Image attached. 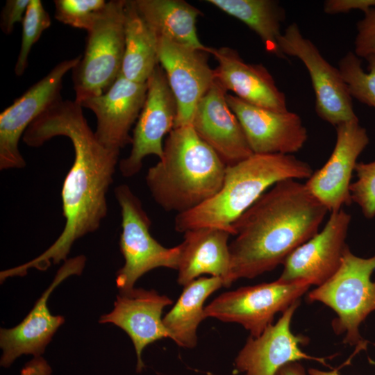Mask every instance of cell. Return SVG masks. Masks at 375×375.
Returning a JSON list of instances; mask_svg holds the SVG:
<instances>
[{
	"mask_svg": "<svg viewBox=\"0 0 375 375\" xmlns=\"http://www.w3.org/2000/svg\"><path fill=\"white\" fill-rule=\"evenodd\" d=\"M81 56L57 64L42 79L0 114V169H20L26 161L19 149V140L29 125L44 111L62 99L65 75L79 62Z\"/></svg>",
	"mask_w": 375,
	"mask_h": 375,
	"instance_id": "cell-10",
	"label": "cell"
},
{
	"mask_svg": "<svg viewBox=\"0 0 375 375\" xmlns=\"http://www.w3.org/2000/svg\"><path fill=\"white\" fill-rule=\"evenodd\" d=\"M51 24L49 14L40 0H30L22 24V42L14 68L16 76H22L28 65L32 47Z\"/></svg>",
	"mask_w": 375,
	"mask_h": 375,
	"instance_id": "cell-28",
	"label": "cell"
},
{
	"mask_svg": "<svg viewBox=\"0 0 375 375\" xmlns=\"http://www.w3.org/2000/svg\"><path fill=\"white\" fill-rule=\"evenodd\" d=\"M374 271L375 254L360 258L347 246L338 271L308 294L310 302H321L334 310L337 317L332 322L333 329L344 335V344L356 347L354 354L367 346L359 326L375 310V281L371 279Z\"/></svg>",
	"mask_w": 375,
	"mask_h": 375,
	"instance_id": "cell-5",
	"label": "cell"
},
{
	"mask_svg": "<svg viewBox=\"0 0 375 375\" xmlns=\"http://www.w3.org/2000/svg\"><path fill=\"white\" fill-rule=\"evenodd\" d=\"M357 29L356 55L364 58L375 55V7L365 12L364 18L357 24Z\"/></svg>",
	"mask_w": 375,
	"mask_h": 375,
	"instance_id": "cell-31",
	"label": "cell"
},
{
	"mask_svg": "<svg viewBox=\"0 0 375 375\" xmlns=\"http://www.w3.org/2000/svg\"><path fill=\"white\" fill-rule=\"evenodd\" d=\"M278 46L285 57H296L306 67L315 92V112L322 119L335 127L358 119L339 69L331 65L312 42L303 36L296 23L290 24L281 34Z\"/></svg>",
	"mask_w": 375,
	"mask_h": 375,
	"instance_id": "cell-9",
	"label": "cell"
},
{
	"mask_svg": "<svg viewBox=\"0 0 375 375\" xmlns=\"http://www.w3.org/2000/svg\"><path fill=\"white\" fill-rule=\"evenodd\" d=\"M173 301L154 290L135 288L119 292L113 309L100 317L101 324L110 323L124 331L133 344L136 358V372L145 367L142 352L149 344L169 338L162 318L163 309Z\"/></svg>",
	"mask_w": 375,
	"mask_h": 375,
	"instance_id": "cell-19",
	"label": "cell"
},
{
	"mask_svg": "<svg viewBox=\"0 0 375 375\" xmlns=\"http://www.w3.org/2000/svg\"><path fill=\"white\" fill-rule=\"evenodd\" d=\"M275 375H307V374L301 364L299 362H292L281 367Z\"/></svg>",
	"mask_w": 375,
	"mask_h": 375,
	"instance_id": "cell-35",
	"label": "cell"
},
{
	"mask_svg": "<svg viewBox=\"0 0 375 375\" xmlns=\"http://www.w3.org/2000/svg\"><path fill=\"white\" fill-rule=\"evenodd\" d=\"M336 142L326 162L305 183L310 192L331 212L351 204L350 185L357 159L369 143L367 131L358 119L339 124Z\"/></svg>",
	"mask_w": 375,
	"mask_h": 375,
	"instance_id": "cell-15",
	"label": "cell"
},
{
	"mask_svg": "<svg viewBox=\"0 0 375 375\" xmlns=\"http://www.w3.org/2000/svg\"><path fill=\"white\" fill-rule=\"evenodd\" d=\"M375 7V0H327L324 3L326 14L347 13L352 10H361L364 12Z\"/></svg>",
	"mask_w": 375,
	"mask_h": 375,
	"instance_id": "cell-33",
	"label": "cell"
},
{
	"mask_svg": "<svg viewBox=\"0 0 375 375\" xmlns=\"http://www.w3.org/2000/svg\"><path fill=\"white\" fill-rule=\"evenodd\" d=\"M140 15L158 38L191 47L207 53L197 33L201 12L183 0H133Z\"/></svg>",
	"mask_w": 375,
	"mask_h": 375,
	"instance_id": "cell-23",
	"label": "cell"
},
{
	"mask_svg": "<svg viewBox=\"0 0 375 375\" xmlns=\"http://www.w3.org/2000/svg\"><path fill=\"white\" fill-rule=\"evenodd\" d=\"M226 101L239 120L253 153L292 155L308 139L307 129L295 112L260 108L229 94Z\"/></svg>",
	"mask_w": 375,
	"mask_h": 375,
	"instance_id": "cell-16",
	"label": "cell"
},
{
	"mask_svg": "<svg viewBox=\"0 0 375 375\" xmlns=\"http://www.w3.org/2000/svg\"><path fill=\"white\" fill-rule=\"evenodd\" d=\"M311 166L292 154L253 153L226 167L223 184L217 194L174 219L177 232L215 227L233 235V224L269 188L286 179H308Z\"/></svg>",
	"mask_w": 375,
	"mask_h": 375,
	"instance_id": "cell-4",
	"label": "cell"
},
{
	"mask_svg": "<svg viewBox=\"0 0 375 375\" xmlns=\"http://www.w3.org/2000/svg\"><path fill=\"white\" fill-rule=\"evenodd\" d=\"M53 2L55 18L58 22L87 31L107 3L105 0H55Z\"/></svg>",
	"mask_w": 375,
	"mask_h": 375,
	"instance_id": "cell-29",
	"label": "cell"
},
{
	"mask_svg": "<svg viewBox=\"0 0 375 375\" xmlns=\"http://www.w3.org/2000/svg\"><path fill=\"white\" fill-rule=\"evenodd\" d=\"M124 37L121 75L135 83H147L159 65L158 38L140 15L133 1L126 0Z\"/></svg>",
	"mask_w": 375,
	"mask_h": 375,
	"instance_id": "cell-25",
	"label": "cell"
},
{
	"mask_svg": "<svg viewBox=\"0 0 375 375\" xmlns=\"http://www.w3.org/2000/svg\"><path fill=\"white\" fill-rule=\"evenodd\" d=\"M227 165L197 134L191 124L174 127L163 144V155L151 167L146 183L165 211H189L220 190Z\"/></svg>",
	"mask_w": 375,
	"mask_h": 375,
	"instance_id": "cell-3",
	"label": "cell"
},
{
	"mask_svg": "<svg viewBox=\"0 0 375 375\" xmlns=\"http://www.w3.org/2000/svg\"><path fill=\"white\" fill-rule=\"evenodd\" d=\"M351 220V215L343 209L331 212L324 228L286 258L277 280L317 286L328 281L341 265Z\"/></svg>",
	"mask_w": 375,
	"mask_h": 375,
	"instance_id": "cell-12",
	"label": "cell"
},
{
	"mask_svg": "<svg viewBox=\"0 0 375 375\" xmlns=\"http://www.w3.org/2000/svg\"><path fill=\"white\" fill-rule=\"evenodd\" d=\"M360 58L349 51L340 59L338 69L351 97L375 108V55L365 58L368 73L363 70Z\"/></svg>",
	"mask_w": 375,
	"mask_h": 375,
	"instance_id": "cell-27",
	"label": "cell"
},
{
	"mask_svg": "<svg viewBox=\"0 0 375 375\" xmlns=\"http://www.w3.org/2000/svg\"><path fill=\"white\" fill-rule=\"evenodd\" d=\"M85 262L83 255L66 260L26 317L15 327L0 329L1 367H10L22 355L35 357L44 353L53 335L65 322L62 315H53L50 312L47 304L49 297L67 278L80 275Z\"/></svg>",
	"mask_w": 375,
	"mask_h": 375,
	"instance_id": "cell-13",
	"label": "cell"
},
{
	"mask_svg": "<svg viewBox=\"0 0 375 375\" xmlns=\"http://www.w3.org/2000/svg\"><path fill=\"white\" fill-rule=\"evenodd\" d=\"M222 286V278L217 276L199 277L184 286L175 305L162 318L169 338L177 345L188 349L197 345L198 326L206 319L204 303Z\"/></svg>",
	"mask_w": 375,
	"mask_h": 375,
	"instance_id": "cell-24",
	"label": "cell"
},
{
	"mask_svg": "<svg viewBox=\"0 0 375 375\" xmlns=\"http://www.w3.org/2000/svg\"><path fill=\"white\" fill-rule=\"evenodd\" d=\"M207 53L217 60L215 80L226 92L232 91L253 106L277 112L288 110L285 94L263 65L246 62L237 51L227 47H208Z\"/></svg>",
	"mask_w": 375,
	"mask_h": 375,
	"instance_id": "cell-21",
	"label": "cell"
},
{
	"mask_svg": "<svg viewBox=\"0 0 375 375\" xmlns=\"http://www.w3.org/2000/svg\"><path fill=\"white\" fill-rule=\"evenodd\" d=\"M356 181L350 185L352 201L360 208L367 219L375 217V160L357 162L355 170Z\"/></svg>",
	"mask_w": 375,
	"mask_h": 375,
	"instance_id": "cell-30",
	"label": "cell"
},
{
	"mask_svg": "<svg viewBox=\"0 0 375 375\" xmlns=\"http://www.w3.org/2000/svg\"><path fill=\"white\" fill-rule=\"evenodd\" d=\"M310 286L306 283L288 284L276 280L242 287L217 297L205 307V317L239 324L251 336L258 337L272 324L278 312L299 300Z\"/></svg>",
	"mask_w": 375,
	"mask_h": 375,
	"instance_id": "cell-8",
	"label": "cell"
},
{
	"mask_svg": "<svg viewBox=\"0 0 375 375\" xmlns=\"http://www.w3.org/2000/svg\"><path fill=\"white\" fill-rule=\"evenodd\" d=\"M207 2L246 24L261 40L265 49L279 58L278 40L281 24L285 12L279 3L273 0H207Z\"/></svg>",
	"mask_w": 375,
	"mask_h": 375,
	"instance_id": "cell-26",
	"label": "cell"
},
{
	"mask_svg": "<svg viewBox=\"0 0 375 375\" xmlns=\"http://www.w3.org/2000/svg\"><path fill=\"white\" fill-rule=\"evenodd\" d=\"M299 303V300L293 303L259 336L250 335L235 359L238 372L244 375H275L283 365L301 360L326 365L324 358L303 352L300 347L307 343L308 338L291 331L292 319Z\"/></svg>",
	"mask_w": 375,
	"mask_h": 375,
	"instance_id": "cell-17",
	"label": "cell"
},
{
	"mask_svg": "<svg viewBox=\"0 0 375 375\" xmlns=\"http://www.w3.org/2000/svg\"><path fill=\"white\" fill-rule=\"evenodd\" d=\"M206 53L158 38V61L177 106L174 127L191 124L198 103L215 82L214 69L209 66Z\"/></svg>",
	"mask_w": 375,
	"mask_h": 375,
	"instance_id": "cell-14",
	"label": "cell"
},
{
	"mask_svg": "<svg viewBox=\"0 0 375 375\" xmlns=\"http://www.w3.org/2000/svg\"><path fill=\"white\" fill-rule=\"evenodd\" d=\"M147 83L129 81L120 75L103 94L77 102L92 110L97 118L94 134L106 148L120 153L131 144L130 130L143 108Z\"/></svg>",
	"mask_w": 375,
	"mask_h": 375,
	"instance_id": "cell-18",
	"label": "cell"
},
{
	"mask_svg": "<svg viewBox=\"0 0 375 375\" xmlns=\"http://www.w3.org/2000/svg\"><path fill=\"white\" fill-rule=\"evenodd\" d=\"M308 375H340L337 370L324 371L316 368H310Z\"/></svg>",
	"mask_w": 375,
	"mask_h": 375,
	"instance_id": "cell-36",
	"label": "cell"
},
{
	"mask_svg": "<svg viewBox=\"0 0 375 375\" xmlns=\"http://www.w3.org/2000/svg\"><path fill=\"white\" fill-rule=\"evenodd\" d=\"M183 233V241L179 244L178 283L185 286L202 274H210L222 278L224 286L230 270L228 239L231 233L215 227Z\"/></svg>",
	"mask_w": 375,
	"mask_h": 375,
	"instance_id": "cell-22",
	"label": "cell"
},
{
	"mask_svg": "<svg viewBox=\"0 0 375 375\" xmlns=\"http://www.w3.org/2000/svg\"><path fill=\"white\" fill-rule=\"evenodd\" d=\"M52 368L42 356H35L22 369L19 375H51Z\"/></svg>",
	"mask_w": 375,
	"mask_h": 375,
	"instance_id": "cell-34",
	"label": "cell"
},
{
	"mask_svg": "<svg viewBox=\"0 0 375 375\" xmlns=\"http://www.w3.org/2000/svg\"><path fill=\"white\" fill-rule=\"evenodd\" d=\"M147 84L146 99L133 131L131 152L119 162L120 172L126 178L140 171L146 156L162 157L163 138L175 125L176 103L160 65L156 67Z\"/></svg>",
	"mask_w": 375,
	"mask_h": 375,
	"instance_id": "cell-11",
	"label": "cell"
},
{
	"mask_svg": "<svg viewBox=\"0 0 375 375\" xmlns=\"http://www.w3.org/2000/svg\"><path fill=\"white\" fill-rule=\"evenodd\" d=\"M126 0H111L87 31L85 48L73 68L75 101L105 93L121 74L125 48Z\"/></svg>",
	"mask_w": 375,
	"mask_h": 375,
	"instance_id": "cell-6",
	"label": "cell"
},
{
	"mask_svg": "<svg viewBox=\"0 0 375 375\" xmlns=\"http://www.w3.org/2000/svg\"><path fill=\"white\" fill-rule=\"evenodd\" d=\"M30 0H7L0 15V27L3 33L10 35L17 23L22 22Z\"/></svg>",
	"mask_w": 375,
	"mask_h": 375,
	"instance_id": "cell-32",
	"label": "cell"
},
{
	"mask_svg": "<svg viewBox=\"0 0 375 375\" xmlns=\"http://www.w3.org/2000/svg\"><path fill=\"white\" fill-rule=\"evenodd\" d=\"M327 208L305 183L286 179L262 194L232 225L229 287L272 271L319 231Z\"/></svg>",
	"mask_w": 375,
	"mask_h": 375,
	"instance_id": "cell-2",
	"label": "cell"
},
{
	"mask_svg": "<svg viewBox=\"0 0 375 375\" xmlns=\"http://www.w3.org/2000/svg\"><path fill=\"white\" fill-rule=\"evenodd\" d=\"M115 196L121 210L122 232L119 244L124 259V265L116 275L119 291L133 289L141 276L153 269H177L179 245L165 247L151 236V219L140 199L127 185L117 186Z\"/></svg>",
	"mask_w": 375,
	"mask_h": 375,
	"instance_id": "cell-7",
	"label": "cell"
},
{
	"mask_svg": "<svg viewBox=\"0 0 375 375\" xmlns=\"http://www.w3.org/2000/svg\"><path fill=\"white\" fill-rule=\"evenodd\" d=\"M57 136L69 138L74 158L61 191L64 228L57 240L35 258L6 271L8 276H24L29 269H47L65 261L73 244L96 231L108 212L106 195L113 182L119 152L103 146L75 101L60 99L37 117L22 140L39 147Z\"/></svg>",
	"mask_w": 375,
	"mask_h": 375,
	"instance_id": "cell-1",
	"label": "cell"
},
{
	"mask_svg": "<svg viewBox=\"0 0 375 375\" xmlns=\"http://www.w3.org/2000/svg\"><path fill=\"white\" fill-rule=\"evenodd\" d=\"M227 92L215 82L198 103L191 125L228 166L253 154L242 126L226 101Z\"/></svg>",
	"mask_w": 375,
	"mask_h": 375,
	"instance_id": "cell-20",
	"label": "cell"
}]
</instances>
